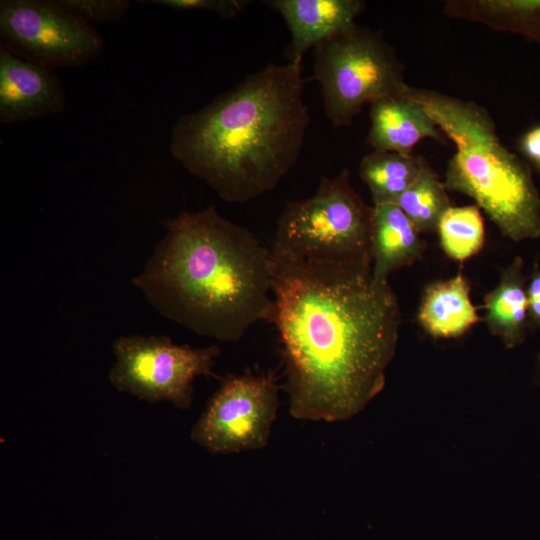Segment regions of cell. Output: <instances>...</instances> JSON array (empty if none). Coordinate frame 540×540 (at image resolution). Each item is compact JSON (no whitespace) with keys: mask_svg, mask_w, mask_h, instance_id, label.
Here are the masks:
<instances>
[{"mask_svg":"<svg viewBox=\"0 0 540 540\" xmlns=\"http://www.w3.org/2000/svg\"><path fill=\"white\" fill-rule=\"evenodd\" d=\"M273 311L289 413L338 422L360 413L385 386L398 343L399 304L371 261L295 256L270 249Z\"/></svg>","mask_w":540,"mask_h":540,"instance_id":"obj_1","label":"cell"},{"mask_svg":"<svg viewBox=\"0 0 540 540\" xmlns=\"http://www.w3.org/2000/svg\"><path fill=\"white\" fill-rule=\"evenodd\" d=\"M484 308L488 329L507 348L522 342L528 314V297L522 278L521 258L517 257L502 271L499 284L484 298Z\"/></svg>","mask_w":540,"mask_h":540,"instance_id":"obj_15","label":"cell"},{"mask_svg":"<svg viewBox=\"0 0 540 540\" xmlns=\"http://www.w3.org/2000/svg\"><path fill=\"white\" fill-rule=\"evenodd\" d=\"M0 38L13 55L51 70L83 66L104 45L92 24L57 0H2Z\"/></svg>","mask_w":540,"mask_h":540,"instance_id":"obj_8","label":"cell"},{"mask_svg":"<svg viewBox=\"0 0 540 540\" xmlns=\"http://www.w3.org/2000/svg\"><path fill=\"white\" fill-rule=\"evenodd\" d=\"M421 327L435 338H454L480 321L470 298V287L462 273L429 285L417 316Z\"/></svg>","mask_w":540,"mask_h":540,"instance_id":"obj_14","label":"cell"},{"mask_svg":"<svg viewBox=\"0 0 540 540\" xmlns=\"http://www.w3.org/2000/svg\"><path fill=\"white\" fill-rule=\"evenodd\" d=\"M407 93L455 145L445 188L473 199L506 237H538L540 198L530 170L500 141L487 110L431 90L409 86Z\"/></svg>","mask_w":540,"mask_h":540,"instance_id":"obj_4","label":"cell"},{"mask_svg":"<svg viewBox=\"0 0 540 540\" xmlns=\"http://www.w3.org/2000/svg\"><path fill=\"white\" fill-rule=\"evenodd\" d=\"M373 206L365 204L344 168L322 177L309 198L287 203L277 221L271 249L295 256L371 261Z\"/></svg>","mask_w":540,"mask_h":540,"instance_id":"obj_5","label":"cell"},{"mask_svg":"<svg viewBox=\"0 0 540 540\" xmlns=\"http://www.w3.org/2000/svg\"><path fill=\"white\" fill-rule=\"evenodd\" d=\"M425 162L413 154L374 150L362 158L359 174L374 205L395 203L417 179Z\"/></svg>","mask_w":540,"mask_h":540,"instance_id":"obj_16","label":"cell"},{"mask_svg":"<svg viewBox=\"0 0 540 540\" xmlns=\"http://www.w3.org/2000/svg\"><path fill=\"white\" fill-rule=\"evenodd\" d=\"M395 204L420 233L437 230L440 218L452 206L443 182L427 162Z\"/></svg>","mask_w":540,"mask_h":540,"instance_id":"obj_17","label":"cell"},{"mask_svg":"<svg viewBox=\"0 0 540 540\" xmlns=\"http://www.w3.org/2000/svg\"><path fill=\"white\" fill-rule=\"evenodd\" d=\"M279 406L274 373L228 375L191 430L192 440L215 454L264 448Z\"/></svg>","mask_w":540,"mask_h":540,"instance_id":"obj_9","label":"cell"},{"mask_svg":"<svg viewBox=\"0 0 540 540\" xmlns=\"http://www.w3.org/2000/svg\"><path fill=\"white\" fill-rule=\"evenodd\" d=\"M64 107V90L54 70L19 58L0 46L1 123L58 114Z\"/></svg>","mask_w":540,"mask_h":540,"instance_id":"obj_10","label":"cell"},{"mask_svg":"<svg viewBox=\"0 0 540 540\" xmlns=\"http://www.w3.org/2000/svg\"><path fill=\"white\" fill-rule=\"evenodd\" d=\"M88 23L119 22L130 7L127 0H57Z\"/></svg>","mask_w":540,"mask_h":540,"instance_id":"obj_19","label":"cell"},{"mask_svg":"<svg viewBox=\"0 0 540 540\" xmlns=\"http://www.w3.org/2000/svg\"><path fill=\"white\" fill-rule=\"evenodd\" d=\"M164 225L165 236L132 279L159 314L223 342L238 341L256 323L270 322V249L213 205Z\"/></svg>","mask_w":540,"mask_h":540,"instance_id":"obj_2","label":"cell"},{"mask_svg":"<svg viewBox=\"0 0 540 540\" xmlns=\"http://www.w3.org/2000/svg\"><path fill=\"white\" fill-rule=\"evenodd\" d=\"M111 384L148 402L168 401L180 409L191 406L193 381L214 376L220 348L176 345L166 336H121L114 340Z\"/></svg>","mask_w":540,"mask_h":540,"instance_id":"obj_7","label":"cell"},{"mask_svg":"<svg viewBox=\"0 0 540 540\" xmlns=\"http://www.w3.org/2000/svg\"><path fill=\"white\" fill-rule=\"evenodd\" d=\"M528 313L533 321L540 325V271L534 270L527 289Z\"/></svg>","mask_w":540,"mask_h":540,"instance_id":"obj_21","label":"cell"},{"mask_svg":"<svg viewBox=\"0 0 540 540\" xmlns=\"http://www.w3.org/2000/svg\"><path fill=\"white\" fill-rule=\"evenodd\" d=\"M437 231L444 252L456 261H465L484 246V222L476 205L451 206L440 218Z\"/></svg>","mask_w":540,"mask_h":540,"instance_id":"obj_18","label":"cell"},{"mask_svg":"<svg viewBox=\"0 0 540 540\" xmlns=\"http://www.w3.org/2000/svg\"><path fill=\"white\" fill-rule=\"evenodd\" d=\"M521 147L529 158L540 163V126L525 134Z\"/></svg>","mask_w":540,"mask_h":540,"instance_id":"obj_22","label":"cell"},{"mask_svg":"<svg viewBox=\"0 0 540 540\" xmlns=\"http://www.w3.org/2000/svg\"><path fill=\"white\" fill-rule=\"evenodd\" d=\"M425 244L397 204L373 205L371 258L376 279L388 280L390 273L412 264L423 253Z\"/></svg>","mask_w":540,"mask_h":540,"instance_id":"obj_13","label":"cell"},{"mask_svg":"<svg viewBox=\"0 0 540 540\" xmlns=\"http://www.w3.org/2000/svg\"><path fill=\"white\" fill-rule=\"evenodd\" d=\"M408 87L370 103L371 125L366 143L375 151L409 155L414 146L426 138L444 141L445 135L435 121L408 95Z\"/></svg>","mask_w":540,"mask_h":540,"instance_id":"obj_11","label":"cell"},{"mask_svg":"<svg viewBox=\"0 0 540 540\" xmlns=\"http://www.w3.org/2000/svg\"><path fill=\"white\" fill-rule=\"evenodd\" d=\"M284 19L291 34L288 63L302 64L309 48L355 24L364 10L360 0H273L267 2Z\"/></svg>","mask_w":540,"mask_h":540,"instance_id":"obj_12","label":"cell"},{"mask_svg":"<svg viewBox=\"0 0 540 540\" xmlns=\"http://www.w3.org/2000/svg\"><path fill=\"white\" fill-rule=\"evenodd\" d=\"M302 64H269L199 110L178 118L170 151L223 200L246 203L274 189L297 162L310 117Z\"/></svg>","mask_w":540,"mask_h":540,"instance_id":"obj_3","label":"cell"},{"mask_svg":"<svg viewBox=\"0 0 540 540\" xmlns=\"http://www.w3.org/2000/svg\"><path fill=\"white\" fill-rule=\"evenodd\" d=\"M314 78L333 127L350 125L362 107L408 85L403 65L380 31L356 23L314 47Z\"/></svg>","mask_w":540,"mask_h":540,"instance_id":"obj_6","label":"cell"},{"mask_svg":"<svg viewBox=\"0 0 540 540\" xmlns=\"http://www.w3.org/2000/svg\"><path fill=\"white\" fill-rule=\"evenodd\" d=\"M143 2L156 3L177 10H207L217 13L223 19L234 18L249 3V1L244 0H151Z\"/></svg>","mask_w":540,"mask_h":540,"instance_id":"obj_20","label":"cell"}]
</instances>
